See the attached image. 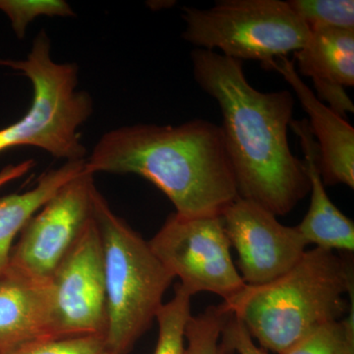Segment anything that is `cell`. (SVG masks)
I'll return each instance as SVG.
<instances>
[{"mask_svg": "<svg viewBox=\"0 0 354 354\" xmlns=\"http://www.w3.org/2000/svg\"><path fill=\"white\" fill-rule=\"evenodd\" d=\"M265 69L279 72L308 115V127L318 149V167L325 185L354 188V128L346 118L317 97L297 73L295 62L281 57Z\"/></svg>", "mask_w": 354, "mask_h": 354, "instance_id": "obj_11", "label": "cell"}, {"mask_svg": "<svg viewBox=\"0 0 354 354\" xmlns=\"http://www.w3.org/2000/svg\"><path fill=\"white\" fill-rule=\"evenodd\" d=\"M220 354H268L264 348L256 346L244 324L234 315H230L221 333Z\"/></svg>", "mask_w": 354, "mask_h": 354, "instance_id": "obj_22", "label": "cell"}, {"mask_svg": "<svg viewBox=\"0 0 354 354\" xmlns=\"http://www.w3.org/2000/svg\"><path fill=\"white\" fill-rule=\"evenodd\" d=\"M288 2L309 31L354 30L353 0H288Z\"/></svg>", "mask_w": 354, "mask_h": 354, "instance_id": "obj_17", "label": "cell"}, {"mask_svg": "<svg viewBox=\"0 0 354 354\" xmlns=\"http://www.w3.org/2000/svg\"><path fill=\"white\" fill-rule=\"evenodd\" d=\"M190 58L195 82L220 106L239 196L274 216L288 215L310 191L304 162L288 142L295 95L261 92L247 80L243 62L216 51L194 48Z\"/></svg>", "mask_w": 354, "mask_h": 354, "instance_id": "obj_1", "label": "cell"}, {"mask_svg": "<svg viewBox=\"0 0 354 354\" xmlns=\"http://www.w3.org/2000/svg\"><path fill=\"white\" fill-rule=\"evenodd\" d=\"M0 10L8 16L19 39L25 36L28 25L39 16H74L73 9L64 0H0Z\"/></svg>", "mask_w": 354, "mask_h": 354, "instance_id": "obj_21", "label": "cell"}, {"mask_svg": "<svg viewBox=\"0 0 354 354\" xmlns=\"http://www.w3.org/2000/svg\"><path fill=\"white\" fill-rule=\"evenodd\" d=\"M293 55L297 73L311 79L320 101L342 118L354 113L344 91L354 85V30H311L304 48Z\"/></svg>", "mask_w": 354, "mask_h": 354, "instance_id": "obj_12", "label": "cell"}, {"mask_svg": "<svg viewBox=\"0 0 354 354\" xmlns=\"http://www.w3.org/2000/svg\"><path fill=\"white\" fill-rule=\"evenodd\" d=\"M183 39L195 48L243 62H270L304 48L309 30L283 0H221L208 9L183 8Z\"/></svg>", "mask_w": 354, "mask_h": 354, "instance_id": "obj_6", "label": "cell"}, {"mask_svg": "<svg viewBox=\"0 0 354 354\" xmlns=\"http://www.w3.org/2000/svg\"><path fill=\"white\" fill-rule=\"evenodd\" d=\"M281 354H354V337L342 320L318 326Z\"/></svg>", "mask_w": 354, "mask_h": 354, "instance_id": "obj_19", "label": "cell"}, {"mask_svg": "<svg viewBox=\"0 0 354 354\" xmlns=\"http://www.w3.org/2000/svg\"><path fill=\"white\" fill-rule=\"evenodd\" d=\"M106 326L101 235L94 218L50 279L48 335L104 337Z\"/></svg>", "mask_w": 354, "mask_h": 354, "instance_id": "obj_9", "label": "cell"}, {"mask_svg": "<svg viewBox=\"0 0 354 354\" xmlns=\"http://www.w3.org/2000/svg\"><path fill=\"white\" fill-rule=\"evenodd\" d=\"M232 247L239 255L244 283L260 286L290 271L308 244L297 227H286L277 216L250 200L239 197L221 214Z\"/></svg>", "mask_w": 354, "mask_h": 354, "instance_id": "obj_10", "label": "cell"}, {"mask_svg": "<svg viewBox=\"0 0 354 354\" xmlns=\"http://www.w3.org/2000/svg\"><path fill=\"white\" fill-rule=\"evenodd\" d=\"M35 167L34 160H27L15 165H8L0 171V189L11 181L20 178Z\"/></svg>", "mask_w": 354, "mask_h": 354, "instance_id": "obj_23", "label": "cell"}, {"mask_svg": "<svg viewBox=\"0 0 354 354\" xmlns=\"http://www.w3.org/2000/svg\"><path fill=\"white\" fill-rule=\"evenodd\" d=\"M50 281L39 283L7 269L0 276V353L48 337Z\"/></svg>", "mask_w": 354, "mask_h": 354, "instance_id": "obj_14", "label": "cell"}, {"mask_svg": "<svg viewBox=\"0 0 354 354\" xmlns=\"http://www.w3.org/2000/svg\"><path fill=\"white\" fill-rule=\"evenodd\" d=\"M353 286L351 259L315 247L283 276L264 285H245L221 305L262 348L281 354L318 326L342 320Z\"/></svg>", "mask_w": 354, "mask_h": 354, "instance_id": "obj_3", "label": "cell"}, {"mask_svg": "<svg viewBox=\"0 0 354 354\" xmlns=\"http://www.w3.org/2000/svg\"><path fill=\"white\" fill-rule=\"evenodd\" d=\"M94 174L84 169L28 221L13 246L8 269L48 283L94 220Z\"/></svg>", "mask_w": 354, "mask_h": 354, "instance_id": "obj_8", "label": "cell"}, {"mask_svg": "<svg viewBox=\"0 0 354 354\" xmlns=\"http://www.w3.org/2000/svg\"><path fill=\"white\" fill-rule=\"evenodd\" d=\"M192 297L178 283L171 301L162 304L158 309L156 316L158 337L153 354H185V332L188 321L192 316Z\"/></svg>", "mask_w": 354, "mask_h": 354, "instance_id": "obj_16", "label": "cell"}, {"mask_svg": "<svg viewBox=\"0 0 354 354\" xmlns=\"http://www.w3.org/2000/svg\"><path fill=\"white\" fill-rule=\"evenodd\" d=\"M290 127L301 144L311 194L308 212L297 228L307 244L326 250H354V223L330 199L318 167V149L307 120H292Z\"/></svg>", "mask_w": 354, "mask_h": 354, "instance_id": "obj_13", "label": "cell"}, {"mask_svg": "<svg viewBox=\"0 0 354 354\" xmlns=\"http://www.w3.org/2000/svg\"><path fill=\"white\" fill-rule=\"evenodd\" d=\"M230 317L221 304L191 316L186 327L185 354H220L221 333Z\"/></svg>", "mask_w": 354, "mask_h": 354, "instance_id": "obj_18", "label": "cell"}, {"mask_svg": "<svg viewBox=\"0 0 354 354\" xmlns=\"http://www.w3.org/2000/svg\"><path fill=\"white\" fill-rule=\"evenodd\" d=\"M94 218L101 235L108 326L113 354H127L156 320L174 277L153 252L149 241L116 215L99 190Z\"/></svg>", "mask_w": 354, "mask_h": 354, "instance_id": "obj_4", "label": "cell"}, {"mask_svg": "<svg viewBox=\"0 0 354 354\" xmlns=\"http://www.w3.org/2000/svg\"><path fill=\"white\" fill-rule=\"evenodd\" d=\"M91 174H136L152 183L184 218L221 216L239 198L220 125H130L111 130L95 144Z\"/></svg>", "mask_w": 354, "mask_h": 354, "instance_id": "obj_2", "label": "cell"}, {"mask_svg": "<svg viewBox=\"0 0 354 354\" xmlns=\"http://www.w3.org/2000/svg\"><path fill=\"white\" fill-rule=\"evenodd\" d=\"M0 354H113L104 337H41L25 342Z\"/></svg>", "mask_w": 354, "mask_h": 354, "instance_id": "obj_20", "label": "cell"}, {"mask_svg": "<svg viewBox=\"0 0 354 354\" xmlns=\"http://www.w3.org/2000/svg\"><path fill=\"white\" fill-rule=\"evenodd\" d=\"M86 160L44 171L32 189L0 197V276L8 269L13 242L41 207L85 169Z\"/></svg>", "mask_w": 354, "mask_h": 354, "instance_id": "obj_15", "label": "cell"}, {"mask_svg": "<svg viewBox=\"0 0 354 354\" xmlns=\"http://www.w3.org/2000/svg\"><path fill=\"white\" fill-rule=\"evenodd\" d=\"M149 244L165 270L192 297L211 292L227 301L246 285L232 261L221 216L184 218L171 214Z\"/></svg>", "mask_w": 354, "mask_h": 354, "instance_id": "obj_7", "label": "cell"}, {"mask_svg": "<svg viewBox=\"0 0 354 354\" xmlns=\"http://www.w3.org/2000/svg\"><path fill=\"white\" fill-rule=\"evenodd\" d=\"M0 65L20 72L32 86L28 113L0 129V153L30 146L66 162L85 160L87 151L78 129L92 115L93 100L85 91L76 90L78 66L53 62L50 39L44 30L32 41L27 58H0Z\"/></svg>", "mask_w": 354, "mask_h": 354, "instance_id": "obj_5", "label": "cell"}]
</instances>
